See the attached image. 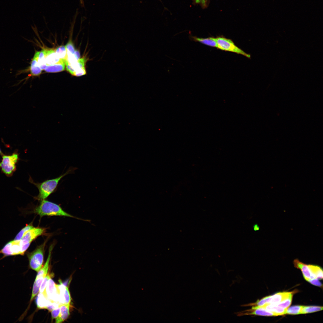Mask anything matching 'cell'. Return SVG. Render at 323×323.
Returning a JSON list of instances; mask_svg holds the SVG:
<instances>
[{"label":"cell","instance_id":"cell-5","mask_svg":"<svg viewBox=\"0 0 323 323\" xmlns=\"http://www.w3.org/2000/svg\"><path fill=\"white\" fill-rule=\"evenodd\" d=\"M217 45V48L220 50L232 52L244 56L248 58H250L249 54L244 52L240 48L237 47L230 39L223 36H218L216 38Z\"/></svg>","mask_w":323,"mask_h":323},{"label":"cell","instance_id":"cell-1","mask_svg":"<svg viewBox=\"0 0 323 323\" xmlns=\"http://www.w3.org/2000/svg\"><path fill=\"white\" fill-rule=\"evenodd\" d=\"M76 169V167H70L65 173L59 176L54 179L46 180L41 182H35L30 176L29 182L37 187L39 191L38 194L34 198L39 201L45 199L55 191L60 181L62 178L68 174L74 173Z\"/></svg>","mask_w":323,"mask_h":323},{"label":"cell","instance_id":"cell-30","mask_svg":"<svg viewBox=\"0 0 323 323\" xmlns=\"http://www.w3.org/2000/svg\"><path fill=\"white\" fill-rule=\"evenodd\" d=\"M34 227L31 224H30L26 226L23 228L17 234L15 237L14 240H20L24 234L28 231L33 228Z\"/></svg>","mask_w":323,"mask_h":323},{"label":"cell","instance_id":"cell-9","mask_svg":"<svg viewBox=\"0 0 323 323\" xmlns=\"http://www.w3.org/2000/svg\"><path fill=\"white\" fill-rule=\"evenodd\" d=\"M238 316L245 315H257L263 316H276L274 313L270 312L261 307H252L249 309L241 311L237 313Z\"/></svg>","mask_w":323,"mask_h":323},{"label":"cell","instance_id":"cell-37","mask_svg":"<svg viewBox=\"0 0 323 323\" xmlns=\"http://www.w3.org/2000/svg\"><path fill=\"white\" fill-rule=\"evenodd\" d=\"M253 228L255 231H257L259 230L260 227L258 224H255L253 226Z\"/></svg>","mask_w":323,"mask_h":323},{"label":"cell","instance_id":"cell-38","mask_svg":"<svg viewBox=\"0 0 323 323\" xmlns=\"http://www.w3.org/2000/svg\"><path fill=\"white\" fill-rule=\"evenodd\" d=\"M4 154L3 153V152H2L1 150V148H0V155L1 156H2Z\"/></svg>","mask_w":323,"mask_h":323},{"label":"cell","instance_id":"cell-24","mask_svg":"<svg viewBox=\"0 0 323 323\" xmlns=\"http://www.w3.org/2000/svg\"><path fill=\"white\" fill-rule=\"evenodd\" d=\"M271 298V295L265 297L260 300H258L255 303L248 304L244 305L247 306L261 307L267 304L270 301Z\"/></svg>","mask_w":323,"mask_h":323},{"label":"cell","instance_id":"cell-20","mask_svg":"<svg viewBox=\"0 0 323 323\" xmlns=\"http://www.w3.org/2000/svg\"><path fill=\"white\" fill-rule=\"evenodd\" d=\"M191 38L194 41L199 42L208 46L217 48L216 38L213 37L201 38L192 36H191Z\"/></svg>","mask_w":323,"mask_h":323},{"label":"cell","instance_id":"cell-10","mask_svg":"<svg viewBox=\"0 0 323 323\" xmlns=\"http://www.w3.org/2000/svg\"><path fill=\"white\" fill-rule=\"evenodd\" d=\"M60 284H58L59 290L60 303L61 304H70L71 298L69 290L67 287L59 280Z\"/></svg>","mask_w":323,"mask_h":323},{"label":"cell","instance_id":"cell-26","mask_svg":"<svg viewBox=\"0 0 323 323\" xmlns=\"http://www.w3.org/2000/svg\"><path fill=\"white\" fill-rule=\"evenodd\" d=\"M53 275L51 274H47L44 278L40 288L39 292L43 294L47 298L46 291L47 285L49 279L51 278V276Z\"/></svg>","mask_w":323,"mask_h":323},{"label":"cell","instance_id":"cell-12","mask_svg":"<svg viewBox=\"0 0 323 323\" xmlns=\"http://www.w3.org/2000/svg\"><path fill=\"white\" fill-rule=\"evenodd\" d=\"M45 50V55L47 65L54 64L58 62L60 58L52 49Z\"/></svg>","mask_w":323,"mask_h":323},{"label":"cell","instance_id":"cell-13","mask_svg":"<svg viewBox=\"0 0 323 323\" xmlns=\"http://www.w3.org/2000/svg\"><path fill=\"white\" fill-rule=\"evenodd\" d=\"M65 66V60L60 59L57 63L53 65H47L44 70L47 72H58L63 71Z\"/></svg>","mask_w":323,"mask_h":323},{"label":"cell","instance_id":"cell-6","mask_svg":"<svg viewBox=\"0 0 323 323\" xmlns=\"http://www.w3.org/2000/svg\"><path fill=\"white\" fill-rule=\"evenodd\" d=\"M27 249L22 246L19 240H13L7 243L0 251V253L5 256L24 255Z\"/></svg>","mask_w":323,"mask_h":323},{"label":"cell","instance_id":"cell-34","mask_svg":"<svg viewBox=\"0 0 323 323\" xmlns=\"http://www.w3.org/2000/svg\"><path fill=\"white\" fill-rule=\"evenodd\" d=\"M195 2L199 4L203 8L206 7L208 4V0H194Z\"/></svg>","mask_w":323,"mask_h":323},{"label":"cell","instance_id":"cell-29","mask_svg":"<svg viewBox=\"0 0 323 323\" xmlns=\"http://www.w3.org/2000/svg\"><path fill=\"white\" fill-rule=\"evenodd\" d=\"M55 51L60 59H65L67 57V51L65 46L62 45L59 46Z\"/></svg>","mask_w":323,"mask_h":323},{"label":"cell","instance_id":"cell-17","mask_svg":"<svg viewBox=\"0 0 323 323\" xmlns=\"http://www.w3.org/2000/svg\"><path fill=\"white\" fill-rule=\"evenodd\" d=\"M271 312L276 316L283 315L286 314L287 309H284L278 306L277 305L271 304H266L261 307Z\"/></svg>","mask_w":323,"mask_h":323},{"label":"cell","instance_id":"cell-33","mask_svg":"<svg viewBox=\"0 0 323 323\" xmlns=\"http://www.w3.org/2000/svg\"><path fill=\"white\" fill-rule=\"evenodd\" d=\"M65 64L67 71L71 74L74 75L75 70L72 68L70 64L66 59H65Z\"/></svg>","mask_w":323,"mask_h":323},{"label":"cell","instance_id":"cell-7","mask_svg":"<svg viewBox=\"0 0 323 323\" xmlns=\"http://www.w3.org/2000/svg\"><path fill=\"white\" fill-rule=\"evenodd\" d=\"M45 228L33 227L24 234L20 241L22 245L28 248L31 243L45 232Z\"/></svg>","mask_w":323,"mask_h":323},{"label":"cell","instance_id":"cell-21","mask_svg":"<svg viewBox=\"0 0 323 323\" xmlns=\"http://www.w3.org/2000/svg\"><path fill=\"white\" fill-rule=\"evenodd\" d=\"M311 274L310 279L317 278L322 279L323 278V271L319 266L313 265H308Z\"/></svg>","mask_w":323,"mask_h":323},{"label":"cell","instance_id":"cell-2","mask_svg":"<svg viewBox=\"0 0 323 323\" xmlns=\"http://www.w3.org/2000/svg\"><path fill=\"white\" fill-rule=\"evenodd\" d=\"M41 201L39 205L34 210V213L40 217L57 216L74 217L64 211L60 206L55 203L45 199Z\"/></svg>","mask_w":323,"mask_h":323},{"label":"cell","instance_id":"cell-23","mask_svg":"<svg viewBox=\"0 0 323 323\" xmlns=\"http://www.w3.org/2000/svg\"><path fill=\"white\" fill-rule=\"evenodd\" d=\"M296 292L295 291L291 292L288 296L277 305L283 308L287 309L291 304L293 295Z\"/></svg>","mask_w":323,"mask_h":323},{"label":"cell","instance_id":"cell-4","mask_svg":"<svg viewBox=\"0 0 323 323\" xmlns=\"http://www.w3.org/2000/svg\"><path fill=\"white\" fill-rule=\"evenodd\" d=\"M45 244V241L38 246L33 251L27 254L30 267L37 272L42 267Z\"/></svg>","mask_w":323,"mask_h":323},{"label":"cell","instance_id":"cell-22","mask_svg":"<svg viewBox=\"0 0 323 323\" xmlns=\"http://www.w3.org/2000/svg\"><path fill=\"white\" fill-rule=\"evenodd\" d=\"M44 278L40 277L37 278H35L34 282L31 296L30 300L29 305L32 302L34 298L38 293L39 291L40 288L42 281Z\"/></svg>","mask_w":323,"mask_h":323},{"label":"cell","instance_id":"cell-27","mask_svg":"<svg viewBox=\"0 0 323 323\" xmlns=\"http://www.w3.org/2000/svg\"><path fill=\"white\" fill-rule=\"evenodd\" d=\"M303 306L296 305L289 307L287 309L286 314L297 315L301 314Z\"/></svg>","mask_w":323,"mask_h":323},{"label":"cell","instance_id":"cell-15","mask_svg":"<svg viewBox=\"0 0 323 323\" xmlns=\"http://www.w3.org/2000/svg\"><path fill=\"white\" fill-rule=\"evenodd\" d=\"M294 266L301 270L304 278L307 281L310 279L311 274L308 265L299 261L298 259L293 261Z\"/></svg>","mask_w":323,"mask_h":323},{"label":"cell","instance_id":"cell-35","mask_svg":"<svg viewBox=\"0 0 323 323\" xmlns=\"http://www.w3.org/2000/svg\"><path fill=\"white\" fill-rule=\"evenodd\" d=\"M308 282L313 285L320 287H322V285L317 278L310 279L307 281Z\"/></svg>","mask_w":323,"mask_h":323},{"label":"cell","instance_id":"cell-28","mask_svg":"<svg viewBox=\"0 0 323 323\" xmlns=\"http://www.w3.org/2000/svg\"><path fill=\"white\" fill-rule=\"evenodd\" d=\"M38 63L39 66L42 70H44L46 67L47 65L45 62L44 49L40 51L38 60Z\"/></svg>","mask_w":323,"mask_h":323},{"label":"cell","instance_id":"cell-11","mask_svg":"<svg viewBox=\"0 0 323 323\" xmlns=\"http://www.w3.org/2000/svg\"><path fill=\"white\" fill-rule=\"evenodd\" d=\"M40 53V51H36L31 61L30 71L31 75L33 76H38L42 72V70L39 66L38 63Z\"/></svg>","mask_w":323,"mask_h":323},{"label":"cell","instance_id":"cell-36","mask_svg":"<svg viewBox=\"0 0 323 323\" xmlns=\"http://www.w3.org/2000/svg\"><path fill=\"white\" fill-rule=\"evenodd\" d=\"M74 55L77 61L80 58V53L77 50H75L74 53Z\"/></svg>","mask_w":323,"mask_h":323},{"label":"cell","instance_id":"cell-32","mask_svg":"<svg viewBox=\"0 0 323 323\" xmlns=\"http://www.w3.org/2000/svg\"><path fill=\"white\" fill-rule=\"evenodd\" d=\"M60 311V305L57 308L52 310L51 313L52 319H56L58 316Z\"/></svg>","mask_w":323,"mask_h":323},{"label":"cell","instance_id":"cell-16","mask_svg":"<svg viewBox=\"0 0 323 323\" xmlns=\"http://www.w3.org/2000/svg\"><path fill=\"white\" fill-rule=\"evenodd\" d=\"M53 247V245H51L49 247L48 256L44 265L38 272V273L36 278L40 277L44 278L47 275L48 272L49 263L51 254V252Z\"/></svg>","mask_w":323,"mask_h":323},{"label":"cell","instance_id":"cell-18","mask_svg":"<svg viewBox=\"0 0 323 323\" xmlns=\"http://www.w3.org/2000/svg\"><path fill=\"white\" fill-rule=\"evenodd\" d=\"M291 292H279L271 295V299L267 304L277 305L288 296Z\"/></svg>","mask_w":323,"mask_h":323},{"label":"cell","instance_id":"cell-8","mask_svg":"<svg viewBox=\"0 0 323 323\" xmlns=\"http://www.w3.org/2000/svg\"><path fill=\"white\" fill-rule=\"evenodd\" d=\"M46 291L48 298L50 300L60 304L58 284L54 283L51 278L48 282Z\"/></svg>","mask_w":323,"mask_h":323},{"label":"cell","instance_id":"cell-3","mask_svg":"<svg viewBox=\"0 0 323 323\" xmlns=\"http://www.w3.org/2000/svg\"><path fill=\"white\" fill-rule=\"evenodd\" d=\"M1 156L0 169L7 176L11 177L16 170V164L19 160V154L15 151L11 155L4 154Z\"/></svg>","mask_w":323,"mask_h":323},{"label":"cell","instance_id":"cell-31","mask_svg":"<svg viewBox=\"0 0 323 323\" xmlns=\"http://www.w3.org/2000/svg\"><path fill=\"white\" fill-rule=\"evenodd\" d=\"M67 51L73 54L75 51L74 45L71 41H69L65 46Z\"/></svg>","mask_w":323,"mask_h":323},{"label":"cell","instance_id":"cell-14","mask_svg":"<svg viewBox=\"0 0 323 323\" xmlns=\"http://www.w3.org/2000/svg\"><path fill=\"white\" fill-rule=\"evenodd\" d=\"M70 304L60 305V311L58 316L55 319V322L60 323L66 320L70 315Z\"/></svg>","mask_w":323,"mask_h":323},{"label":"cell","instance_id":"cell-19","mask_svg":"<svg viewBox=\"0 0 323 323\" xmlns=\"http://www.w3.org/2000/svg\"><path fill=\"white\" fill-rule=\"evenodd\" d=\"M52 302H54L40 292L38 295L36 300L37 307L40 309H46L47 307Z\"/></svg>","mask_w":323,"mask_h":323},{"label":"cell","instance_id":"cell-25","mask_svg":"<svg viewBox=\"0 0 323 323\" xmlns=\"http://www.w3.org/2000/svg\"><path fill=\"white\" fill-rule=\"evenodd\" d=\"M323 307L317 306H303L301 314H306L321 311Z\"/></svg>","mask_w":323,"mask_h":323}]
</instances>
